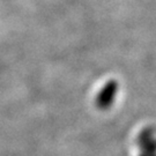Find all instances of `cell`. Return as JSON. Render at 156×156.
Here are the masks:
<instances>
[{
  "label": "cell",
  "mask_w": 156,
  "mask_h": 156,
  "mask_svg": "<svg viewBox=\"0 0 156 156\" xmlns=\"http://www.w3.org/2000/svg\"><path fill=\"white\" fill-rule=\"evenodd\" d=\"M118 93V82L115 80L108 81L104 87L100 90L95 98V104L101 110H106L113 104Z\"/></svg>",
  "instance_id": "6da1fadb"
},
{
  "label": "cell",
  "mask_w": 156,
  "mask_h": 156,
  "mask_svg": "<svg viewBox=\"0 0 156 156\" xmlns=\"http://www.w3.org/2000/svg\"><path fill=\"white\" fill-rule=\"evenodd\" d=\"M139 156H154V155H151V154H147V153H142V151H141V154H140Z\"/></svg>",
  "instance_id": "277c9868"
},
{
  "label": "cell",
  "mask_w": 156,
  "mask_h": 156,
  "mask_svg": "<svg viewBox=\"0 0 156 156\" xmlns=\"http://www.w3.org/2000/svg\"><path fill=\"white\" fill-rule=\"evenodd\" d=\"M151 138H154V132H153V129H151V128H146V129H144V131L139 134L138 144H139V146H141L142 144H145L146 141L151 140Z\"/></svg>",
  "instance_id": "3957f363"
},
{
  "label": "cell",
  "mask_w": 156,
  "mask_h": 156,
  "mask_svg": "<svg viewBox=\"0 0 156 156\" xmlns=\"http://www.w3.org/2000/svg\"><path fill=\"white\" fill-rule=\"evenodd\" d=\"M154 156H156V155H154Z\"/></svg>",
  "instance_id": "5b68a950"
},
{
  "label": "cell",
  "mask_w": 156,
  "mask_h": 156,
  "mask_svg": "<svg viewBox=\"0 0 156 156\" xmlns=\"http://www.w3.org/2000/svg\"><path fill=\"white\" fill-rule=\"evenodd\" d=\"M141 147V151L142 153H147L151 155H156V139L151 138V140L146 141L145 144L140 146Z\"/></svg>",
  "instance_id": "7a4b0ae2"
}]
</instances>
